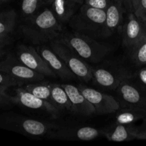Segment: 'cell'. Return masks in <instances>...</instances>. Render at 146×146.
Returning <instances> with one entry per match:
<instances>
[{
  "instance_id": "1",
  "label": "cell",
  "mask_w": 146,
  "mask_h": 146,
  "mask_svg": "<svg viewBox=\"0 0 146 146\" xmlns=\"http://www.w3.org/2000/svg\"><path fill=\"white\" fill-rule=\"evenodd\" d=\"M21 29L28 41L40 45L58 38L62 33L63 27L51 9L46 6L34 16L24 20Z\"/></svg>"
},
{
  "instance_id": "2",
  "label": "cell",
  "mask_w": 146,
  "mask_h": 146,
  "mask_svg": "<svg viewBox=\"0 0 146 146\" xmlns=\"http://www.w3.org/2000/svg\"><path fill=\"white\" fill-rule=\"evenodd\" d=\"M58 40L74 50L86 61L98 63L108 56L112 47L105 43L96 41L92 36L78 31L61 33Z\"/></svg>"
},
{
  "instance_id": "3",
  "label": "cell",
  "mask_w": 146,
  "mask_h": 146,
  "mask_svg": "<svg viewBox=\"0 0 146 146\" xmlns=\"http://www.w3.org/2000/svg\"><path fill=\"white\" fill-rule=\"evenodd\" d=\"M106 18V10L95 8L84 3L68 24L74 31L92 37L104 38Z\"/></svg>"
},
{
  "instance_id": "4",
  "label": "cell",
  "mask_w": 146,
  "mask_h": 146,
  "mask_svg": "<svg viewBox=\"0 0 146 146\" xmlns=\"http://www.w3.org/2000/svg\"><path fill=\"white\" fill-rule=\"evenodd\" d=\"M0 128L31 136L51 135L59 126L16 114L0 115Z\"/></svg>"
},
{
  "instance_id": "5",
  "label": "cell",
  "mask_w": 146,
  "mask_h": 146,
  "mask_svg": "<svg viewBox=\"0 0 146 146\" xmlns=\"http://www.w3.org/2000/svg\"><path fill=\"white\" fill-rule=\"evenodd\" d=\"M49 46L76 76L85 82H89L93 79L92 67L74 50L58 38L50 41Z\"/></svg>"
},
{
  "instance_id": "6",
  "label": "cell",
  "mask_w": 146,
  "mask_h": 146,
  "mask_svg": "<svg viewBox=\"0 0 146 146\" xmlns=\"http://www.w3.org/2000/svg\"><path fill=\"white\" fill-rule=\"evenodd\" d=\"M0 71L7 73L19 81L21 84L40 82L46 76L37 73L21 63L17 56L11 54L6 55L0 60Z\"/></svg>"
},
{
  "instance_id": "7",
  "label": "cell",
  "mask_w": 146,
  "mask_h": 146,
  "mask_svg": "<svg viewBox=\"0 0 146 146\" xmlns=\"http://www.w3.org/2000/svg\"><path fill=\"white\" fill-rule=\"evenodd\" d=\"M128 78L129 76L125 77L115 89L120 108H146V94L135 84L129 81Z\"/></svg>"
},
{
  "instance_id": "8",
  "label": "cell",
  "mask_w": 146,
  "mask_h": 146,
  "mask_svg": "<svg viewBox=\"0 0 146 146\" xmlns=\"http://www.w3.org/2000/svg\"><path fill=\"white\" fill-rule=\"evenodd\" d=\"M78 87L86 99L94 107L97 115L116 113L120 108L119 103L113 96L101 93L83 84L78 85Z\"/></svg>"
},
{
  "instance_id": "9",
  "label": "cell",
  "mask_w": 146,
  "mask_h": 146,
  "mask_svg": "<svg viewBox=\"0 0 146 146\" xmlns=\"http://www.w3.org/2000/svg\"><path fill=\"white\" fill-rule=\"evenodd\" d=\"M15 56L21 63L36 72L51 78L57 77L55 73L51 69L45 60L37 51L36 48L31 46L20 44L17 46Z\"/></svg>"
},
{
  "instance_id": "10",
  "label": "cell",
  "mask_w": 146,
  "mask_h": 146,
  "mask_svg": "<svg viewBox=\"0 0 146 146\" xmlns=\"http://www.w3.org/2000/svg\"><path fill=\"white\" fill-rule=\"evenodd\" d=\"M11 100L14 104H17L29 109L44 111L54 118H58L60 114V111L56 107L38 98L26 90L24 87H18L16 88L15 94L14 96H11Z\"/></svg>"
},
{
  "instance_id": "11",
  "label": "cell",
  "mask_w": 146,
  "mask_h": 146,
  "mask_svg": "<svg viewBox=\"0 0 146 146\" xmlns=\"http://www.w3.org/2000/svg\"><path fill=\"white\" fill-rule=\"evenodd\" d=\"M145 35L146 24L138 19L134 13H129L128 19L123 27V45L131 49Z\"/></svg>"
},
{
  "instance_id": "12",
  "label": "cell",
  "mask_w": 146,
  "mask_h": 146,
  "mask_svg": "<svg viewBox=\"0 0 146 146\" xmlns=\"http://www.w3.org/2000/svg\"><path fill=\"white\" fill-rule=\"evenodd\" d=\"M104 135V130L93 127H74V128H59L51 134V137L60 140L67 141H91Z\"/></svg>"
},
{
  "instance_id": "13",
  "label": "cell",
  "mask_w": 146,
  "mask_h": 146,
  "mask_svg": "<svg viewBox=\"0 0 146 146\" xmlns=\"http://www.w3.org/2000/svg\"><path fill=\"white\" fill-rule=\"evenodd\" d=\"M36 50L57 77L63 80L74 79L76 77L51 47L40 44L37 46Z\"/></svg>"
},
{
  "instance_id": "14",
  "label": "cell",
  "mask_w": 146,
  "mask_h": 146,
  "mask_svg": "<svg viewBox=\"0 0 146 146\" xmlns=\"http://www.w3.org/2000/svg\"><path fill=\"white\" fill-rule=\"evenodd\" d=\"M66 90L71 103V112L76 115L88 117L96 114L92 104L86 99L78 86L71 84H61Z\"/></svg>"
},
{
  "instance_id": "15",
  "label": "cell",
  "mask_w": 146,
  "mask_h": 146,
  "mask_svg": "<svg viewBox=\"0 0 146 146\" xmlns=\"http://www.w3.org/2000/svg\"><path fill=\"white\" fill-rule=\"evenodd\" d=\"M125 9L123 4L118 0H113L106 10L105 28L104 38L111 36L121 27L123 21V14Z\"/></svg>"
},
{
  "instance_id": "16",
  "label": "cell",
  "mask_w": 146,
  "mask_h": 146,
  "mask_svg": "<svg viewBox=\"0 0 146 146\" xmlns=\"http://www.w3.org/2000/svg\"><path fill=\"white\" fill-rule=\"evenodd\" d=\"M93 81L99 86L109 90H115L127 76L126 73L112 72L104 68H92Z\"/></svg>"
},
{
  "instance_id": "17",
  "label": "cell",
  "mask_w": 146,
  "mask_h": 146,
  "mask_svg": "<svg viewBox=\"0 0 146 146\" xmlns=\"http://www.w3.org/2000/svg\"><path fill=\"white\" fill-rule=\"evenodd\" d=\"M137 126L133 124L117 123L111 125L108 130H104V136L108 141L123 142L136 139Z\"/></svg>"
},
{
  "instance_id": "18",
  "label": "cell",
  "mask_w": 146,
  "mask_h": 146,
  "mask_svg": "<svg viewBox=\"0 0 146 146\" xmlns=\"http://www.w3.org/2000/svg\"><path fill=\"white\" fill-rule=\"evenodd\" d=\"M77 5L72 0H46V6L51 9L61 24L69 22L76 13Z\"/></svg>"
},
{
  "instance_id": "19",
  "label": "cell",
  "mask_w": 146,
  "mask_h": 146,
  "mask_svg": "<svg viewBox=\"0 0 146 146\" xmlns=\"http://www.w3.org/2000/svg\"><path fill=\"white\" fill-rule=\"evenodd\" d=\"M146 118V108L125 107L116 111L115 121L117 123L133 124L140 120Z\"/></svg>"
},
{
  "instance_id": "20",
  "label": "cell",
  "mask_w": 146,
  "mask_h": 146,
  "mask_svg": "<svg viewBox=\"0 0 146 146\" xmlns=\"http://www.w3.org/2000/svg\"><path fill=\"white\" fill-rule=\"evenodd\" d=\"M51 97L58 110H66L71 112V103L66 91L61 84H50Z\"/></svg>"
},
{
  "instance_id": "21",
  "label": "cell",
  "mask_w": 146,
  "mask_h": 146,
  "mask_svg": "<svg viewBox=\"0 0 146 146\" xmlns=\"http://www.w3.org/2000/svg\"><path fill=\"white\" fill-rule=\"evenodd\" d=\"M24 88L38 98L47 101L56 107L53 101L52 97H51L50 84H45V83L40 84V83L36 82L30 83V84H26Z\"/></svg>"
},
{
  "instance_id": "22",
  "label": "cell",
  "mask_w": 146,
  "mask_h": 146,
  "mask_svg": "<svg viewBox=\"0 0 146 146\" xmlns=\"http://www.w3.org/2000/svg\"><path fill=\"white\" fill-rule=\"evenodd\" d=\"M17 18V13L14 10H8L0 13V34H11L15 27Z\"/></svg>"
},
{
  "instance_id": "23",
  "label": "cell",
  "mask_w": 146,
  "mask_h": 146,
  "mask_svg": "<svg viewBox=\"0 0 146 146\" xmlns=\"http://www.w3.org/2000/svg\"><path fill=\"white\" fill-rule=\"evenodd\" d=\"M46 6V0H21V11L24 20L36 14Z\"/></svg>"
},
{
  "instance_id": "24",
  "label": "cell",
  "mask_w": 146,
  "mask_h": 146,
  "mask_svg": "<svg viewBox=\"0 0 146 146\" xmlns=\"http://www.w3.org/2000/svg\"><path fill=\"white\" fill-rule=\"evenodd\" d=\"M131 55L134 64L140 66H146V36L143 38L131 48Z\"/></svg>"
},
{
  "instance_id": "25",
  "label": "cell",
  "mask_w": 146,
  "mask_h": 146,
  "mask_svg": "<svg viewBox=\"0 0 146 146\" xmlns=\"http://www.w3.org/2000/svg\"><path fill=\"white\" fill-rule=\"evenodd\" d=\"M21 85L19 81H17L7 73L0 71V87L8 89L9 87L17 86Z\"/></svg>"
},
{
  "instance_id": "26",
  "label": "cell",
  "mask_w": 146,
  "mask_h": 146,
  "mask_svg": "<svg viewBox=\"0 0 146 146\" xmlns=\"http://www.w3.org/2000/svg\"><path fill=\"white\" fill-rule=\"evenodd\" d=\"M7 88L0 87V108H5L12 105L11 96L7 93Z\"/></svg>"
},
{
  "instance_id": "27",
  "label": "cell",
  "mask_w": 146,
  "mask_h": 146,
  "mask_svg": "<svg viewBox=\"0 0 146 146\" xmlns=\"http://www.w3.org/2000/svg\"><path fill=\"white\" fill-rule=\"evenodd\" d=\"M113 0H84V3L95 8L106 10Z\"/></svg>"
},
{
  "instance_id": "28",
  "label": "cell",
  "mask_w": 146,
  "mask_h": 146,
  "mask_svg": "<svg viewBox=\"0 0 146 146\" xmlns=\"http://www.w3.org/2000/svg\"><path fill=\"white\" fill-rule=\"evenodd\" d=\"M134 14L138 19L141 20L144 24H146V0H141Z\"/></svg>"
},
{
  "instance_id": "29",
  "label": "cell",
  "mask_w": 146,
  "mask_h": 146,
  "mask_svg": "<svg viewBox=\"0 0 146 146\" xmlns=\"http://www.w3.org/2000/svg\"><path fill=\"white\" fill-rule=\"evenodd\" d=\"M141 0H125L124 7L129 13H135Z\"/></svg>"
},
{
  "instance_id": "30",
  "label": "cell",
  "mask_w": 146,
  "mask_h": 146,
  "mask_svg": "<svg viewBox=\"0 0 146 146\" xmlns=\"http://www.w3.org/2000/svg\"><path fill=\"white\" fill-rule=\"evenodd\" d=\"M136 139L146 140V118L143 120L139 126H137Z\"/></svg>"
},
{
  "instance_id": "31",
  "label": "cell",
  "mask_w": 146,
  "mask_h": 146,
  "mask_svg": "<svg viewBox=\"0 0 146 146\" xmlns=\"http://www.w3.org/2000/svg\"><path fill=\"white\" fill-rule=\"evenodd\" d=\"M12 41V37L10 34H0V48H4L6 46L10 44Z\"/></svg>"
},
{
  "instance_id": "32",
  "label": "cell",
  "mask_w": 146,
  "mask_h": 146,
  "mask_svg": "<svg viewBox=\"0 0 146 146\" xmlns=\"http://www.w3.org/2000/svg\"><path fill=\"white\" fill-rule=\"evenodd\" d=\"M137 77L141 84H143L146 88V66L141 68L137 72Z\"/></svg>"
},
{
  "instance_id": "33",
  "label": "cell",
  "mask_w": 146,
  "mask_h": 146,
  "mask_svg": "<svg viewBox=\"0 0 146 146\" xmlns=\"http://www.w3.org/2000/svg\"><path fill=\"white\" fill-rule=\"evenodd\" d=\"M6 53L7 51L4 49V48H0V60L6 55Z\"/></svg>"
},
{
  "instance_id": "34",
  "label": "cell",
  "mask_w": 146,
  "mask_h": 146,
  "mask_svg": "<svg viewBox=\"0 0 146 146\" xmlns=\"http://www.w3.org/2000/svg\"><path fill=\"white\" fill-rule=\"evenodd\" d=\"M72 1L78 4H81V5L84 3V0H72Z\"/></svg>"
},
{
  "instance_id": "35",
  "label": "cell",
  "mask_w": 146,
  "mask_h": 146,
  "mask_svg": "<svg viewBox=\"0 0 146 146\" xmlns=\"http://www.w3.org/2000/svg\"><path fill=\"white\" fill-rule=\"evenodd\" d=\"M8 1H9V0H0V6L2 5V4H4V3L7 2Z\"/></svg>"
},
{
  "instance_id": "36",
  "label": "cell",
  "mask_w": 146,
  "mask_h": 146,
  "mask_svg": "<svg viewBox=\"0 0 146 146\" xmlns=\"http://www.w3.org/2000/svg\"><path fill=\"white\" fill-rule=\"evenodd\" d=\"M118 1H121V3H123V5H124V1H125V0H118Z\"/></svg>"
},
{
  "instance_id": "37",
  "label": "cell",
  "mask_w": 146,
  "mask_h": 146,
  "mask_svg": "<svg viewBox=\"0 0 146 146\" xmlns=\"http://www.w3.org/2000/svg\"><path fill=\"white\" fill-rule=\"evenodd\" d=\"M145 36H146V35H145Z\"/></svg>"
}]
</instances>
